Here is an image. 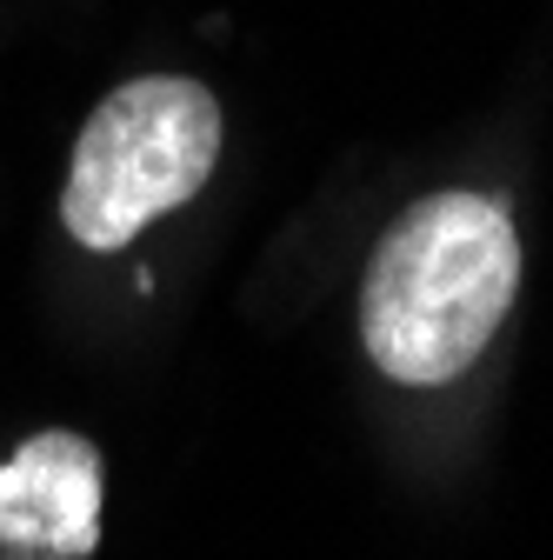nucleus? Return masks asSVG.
<instances>
[{"label":"nucleus","instance_id":"1","mask_svg":"<svg viewBox=\"0 0 553 560\" xmlns=\"http://www.w3.org/2000/svg\"><path fill=\"white\" fill-rule=\"evenodd\" d=\"M520 288V241L487 194L413 200L361 280V340L387 381L440 387L501 334Z\"/></svg>","mask_w":553,"mask_h":560},{"label":"nucleus","instance_id":"2","mask_svg":"<svg viewBox=\"0 0 553 560\" xmlns=\"http://www.w3.org/2000/svg\"><path fill=\"white\" fill-rule=\"evenodd\" d=\"M221 167V101L200 81L148 74L114 88L74 148V174L60 194V221L81 247L114 254L148 221L187 207Z\"/></svg>","mask_w":553,"mask_h":560},{"label":"nucleus","instance_id":"3","mask_svg":"<svg viewBox=\"0 0 553 560\" xmlns=\"http://www.w3.org/2000/svg\"><path fill=\"white\" fill-rule=\"evenodd\" d=\"M101 540V454L87 434L47 428L0 460V553L87 560Z\"/></svg>","mask_w":553,"mask_h":560}]
</instances>
